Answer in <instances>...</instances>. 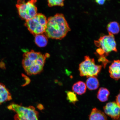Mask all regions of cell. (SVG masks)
Listing matches in <instances>:
<instances>
[{
	"mask_svg": "<svg viewBox=\"0 0 120 120\" xmlns=\"http://www.w3.org/2000/svg\"><path fill=\"white\" fill-rule=\"evenodd\" d=\"M70 30L64 15L57 14L47 19L45 33L46 36L49 38L61 40L65 37Z\"/></svg>",
	"mask_w": 120,
	"mask_h": 120,
	"instance_id": "obj_1",
	"label": "cell"
},
{
	"mask_svg": "<svg viewBox=\"0 0 120 120\" xmlns=\"http://www.w3.org/2000/svg\"><path fill=\"white\" fill-rule=\"evenodd\" d=\"M109 72L110 77L115 80L120 79V60H115L109 66Z\"/></svg>",
	"mask_w": 120,
	"mask_h": 120,
	"instance_id": "obj_8",
	"label": "cell"
},
{
	"mask_svg": "<svg viewBox=\"0 0 120 120\" xmlns=\"http://www.w3.org/2000/svg\"><path fill=\"white\" fill-rule=\"evenodd\" d=\"M105 114L114 119H118L120 116V107L116 102H109L103 107Z\"/></svg>",
	"mask_w": 120,
	"mask_h": 120,
	"instance_id": "obj_7",
	"label": "cell"
},
{
	"mask_svg": "<svg viewBox=\"0 0 120 120\" xmlns=\"http://www.w3.org/2000/svg\"><path fill=\"white\" fill-rule=\"evenodd\" d=\"M46 58L45 54L43 55L41 54L37 60V64L43 68Z\"/></svg>",
	"mask_w": 120,
	"mask_h": 120,
	"instance_id": "obj_18",
	"label": "cell"
},
{
	"mask_svg": "<svg viewBox=\"0 0 120 120\" xmlns=\"http://www.w3.org/2000/svg\"><path fill=\"white\" fill-rule=\"evenodd\" d=\"M7 108L16 112L14 120H38V112L33 106L26 107L12 103Z\"/></svg>",
	"mask_w": 120,
	"mask_h": 120,
	"instance_id": "obj_2",
	"label": "cell"
},
{
	"mask_svg": "<svg viewBox=\"0 0 120 120\" xmlns=\"http://www.w3.org/2000/svg\"><path fill=\"white\" fill-rule=\"evenodd\" d=\"M96 2L100 5H103L106 0H95Z\"/></svg>",
	"mask_w": 120,
	"mask_h": 120,
	"instance_id": "obj_21",
	"label": "cell"
},
{
	"mask_svg": "<svg viewBox=\"0 0 120 120\" xmlns=\"http://www.w3.org/2000/svg\"><path fill=\"white\" fill-rule=\"evenodd\" d=\"M94 43L96 46L100 47L103 51L105 56L108 55L109 53L112 52H117L116 42L113 34H109L108 35L101 37L98 41H96Z\"/></svg>",
	"mask_w": 120,
	"mask_h": 120,
	"instance_id": "obj_6",
	"label": "cell"
},
{
	"mask_svg": "<svg viewBox=\"0 0 120 120\" xmlns=\"http://www.w3.org/2000/svg\"><path fill=\"white\" fill-rule=\"evenodd\" d=\"M99 61H101L103 63L104 67H105L106 64L109 63V61L105 58L104 56H100V58L99 59Z\"/></svg>",
	"mask_w": 120,
	"mask_h": 120,
	"instance_id": "obj_19",
	"label": "cell"
},
{
	"mask_svg": "<svg viewBox=\"0 0 120 120\" xmlns=\"http://www.w3.org/2000/svg\"><path fill=\"white\" fill-rule=\"evenodd\" d=\"M89 120H108L105 114L96 108H94L89 115Z\"/></svg>",
	"mask_w": 120,
	"mask_h": 120,
	"instance_id": "obj_10",
	"label": "cell"
},
{
	"mask_svg": "<svg viewBox=\"0 0 120 120\" xmlns=\"http://www.w3.org/2000/svg\"><path fill=\"white\" fill-rule=\"evenodd\" d=\"M84 59L79 65L80 76L87 78L97 76L101 71L102 66L96 64L94 58L89 56H85Z\"/></svg>",
	"mask_w": 120,
	"mask_h": 120,
	"instance_id": "obj_5",
	"label": "cell"
},
{
	"mask_svg": "<svg viewBox=\"0 0 120 120\" xmlns=\"http://www.w3.org/2000/svg\"><path fill=\"white\" fill-rule=\"evenodd\" d=\"M86 84L88 89L91 90L97 89L99 86V81L95 76L88 77L86 81Z\"/></svg>",
	"mask_w": 120,
	"mask_h": 120,
	"instance_id": "obj_12",
	"label": "cell"
},
{
	"mask_svg": "<svg viewBox=\"0 0 120 120\" xmlns=\"http://www.w3.org/2000/svg\"><path fill=\"white\" fill-rule=\"evenodd\" d=\"M116 102L120 107V91L119 94L116 97Z\"/></svg>",
	"mask_w": 120,
	"mask_h": 120,
	"instance_id": "obj_20",
	"label": "cell"
},
{
	"mask_svg": "<svg viewBox=\"0 0 120 120\" xmlns=\"http://www.w3.org/2000/svg\"><path fill=\"white\" fill-rule=\"evenodd\" d=\"M34 42L38 47H45L47 44L48 37L46 35L42 34H38L35 36Z\"/></svg>",
	"mask_w": 120,
	"mask_h": 120,
	"instance_id": "obj_13",
	"label": "cell"
},
{
	"mask_svg": "<svg viewBox=\"0 0 120 120\" xmlns=\"http://www.w3.org/2000/svg\"><path fill=\"white\" fill-rule=\"evenodd\" d=\"M110 94L109 91L106 88L101 87L100 88L98 92L97 97L98 99L101 102L107 101Z\"/></svg>",
	"mask_w": 120,
	"mask_h": 120,
	"instance_id": "obj_14",
	"label": "cell"
},
{
	"mask_svg": "<svg viewBox=\"0 0 120 120\" xmlns=\"http://www.w3.org/2000/svg\"><path fill=\"white\" fill-rule=\"evenodd\" d=\"M47 23L46 16L41 13H38L33 18L26 21L25 25L31 33L35 36L45 32Z\"/></svg>",
	"mask_w": 120,
	"mask_h": 120,
	"instance_id": "obj_4",
	"label": "cell"
},
{
	"mask_svg": "<svg viewBox=\"0 0 120 120\" xmlns=\"http://www.w3.org/2000/svg\"><path fill=\"white\" fill-rule=\"evenodd\" d=\"M67 99L70 102L74 103L78 101L77 97L74 92L71 91H67Z\"/></svg>",
	"mask_w": 120,
	"mask_h": 120,
	"instance_id": "obj_17",
	"label": "cell"
},
{
	"mask_svg": "<svg viewBox=\"0 0 120 120\" xmlns=\"http://www.w3.org/2000/svg\"><path fill=\"white\" fill-rule=\"evenodd\" d=\"M107 29L109 34H117L120 30L119 24L116 21L111 22L107 26Z\"/></svg>",
	"mask_w": 120,
	"mask_h": 120,
	"instance_id": "obj_15",
	"label": "cell"
},
{
	"mask_svg": "<svg viewBox=\"0 0 120 120\" xmlns=\"http://www.w3.org/2000/svg\"><path fill=\"white\" fill-rule=\"evenodd\" d=\"M86 83L83 82L79 81L75 83L72 86V90L74 92L79 95L85 94L86 89Z\"/></svg>",
	"mask_w": 120,
	"mask_h": 120,
	"instance_id": "obj_11",
	"label": "cell"
},
{
	"mask_svg": "<svg viewBox=\"0 0 120 120\" xmlns=\"http://www.w3.org/2000/svg\"><path fill=\"white\" fill-rule=\"evenodd\" d=\"M65 0H47L48 4L49 7L55 6L62 7L64 5Z\"/></svg>",
	"mask_w": 120,
	"mask_h": 120,
	"instance_id": "obj_16",
	"label": "cell"
},
{
	"mask_svg": "<svg viewBox=\"0 0 120 120\" xmlns=\"http://www.w3.org/2000/svg\"><path fill=\"white\" fill-rule=\"evenodd\" d=\"M38 108L41 109V108L42 109V107H43V106H42V105L41 104H39L38 105Z\"/></svg>",
	"mask_w": 120,
	"mask_h": 120,
	"instance_id": "obj_22",
	"label": "cell"
},
{
	"mask_svg": "<svg viewBox=\"0 0 120 120\" xmlns=\"http://www.w3.org/2000/svg\"><path fill=\"white\" fill-rule=\"evenodd\" d=\"M12 99V96L5 85L0 82V105Z\"/></svg>",
	"mask_w": 120,
	"mask_h": 120,
	"instance_id": "obj_9",
	"label": "cell"
},
{
	"mask_svg": "<svg viewBox=\"0 0 120 120\" xmlns=\"http://www.w3.org/2000/svg\"><path fill=\"white\" fill-rule=\"evenodd\" d=\"M45 55L46 56V58H49V56H50V55H49V54L48 53H46L45 54Z\"/></svg>",
	"mask_w": 120,
	"mask_h": 120,
	"instance_id": "obj_23",
	"label": "cell"
},
{
	"mask_svg": "<svg viewBox=\"0 0 120 120\" xmlns=\"http://www.w3.org/2000/svg\"><path fill=\"white\" fill-rule=\"evenodd\" d=\"M37 0H18L16 7L20 17L26 21L33 18L36 15L37 9L36 3Z\"/></svg>",
	"mask_w": 120,
	"mask_h": 120,
	"instance_id": "obj_3",
	"label": "cell"
}]
</instances>
